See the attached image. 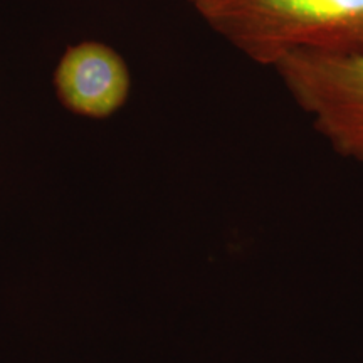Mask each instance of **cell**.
<instances>
[{"mask_svg":"<svg viewBox=\"0 0 363 363\" xmlns=\"http://www.w3.org/2000/svg\"><path fill=\"white\" fill-rule=\"evenodd\" d=\"M272 69L331 147L363 162V57L296 52Z\"/></svg>","mask_w":363,"mask_h":363,"instance_id":"2","label":"cell"},{"mask_svg":"<svg viewBox=\"0 0 363 363\" xmlns=\"http://www.w3.org/2000/svg\"><path fill=\"white\" fill-rule=\"evenodd\" d=\"M59 96L67 108L86 116L103 118L125 103L130 74L123 59L103 44L71 48L56 72Z\"/></svg>","mask_w":363,"mask_h":363,"instance_id":"3","label":"cell"},{"mask_svg":"<svg viewBox=\"0 0 363 363\" xmlns=\"http://www.w3.org/2000/svg\"><path fill=\"white\" fill-rule=\"evenodd\" d=\"M244 56L274 67L289 54L363 57V0H190Z\"/></svg>","mask_w":363,"mask_h":363,"instance_id":"1","label":"cell"}]
</instances>
